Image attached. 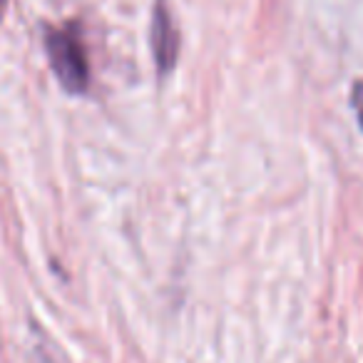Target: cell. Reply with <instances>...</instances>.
<instances>
[{
    "instance_id": "obj_2",
    "label": "cell",
    "mask_w": 363,
    "mask_h": 363,
    "mask_svg": "<svg viewBox=\"0 0 363 363\" xmlns=\"http://www.w3.org/2000/svg\"><path fill=\"white\" fill-rule=\"evenodd\" d=\"M152 55L160 75H169L179 60V33L172 21L167 0H157L152 11Z\"/></svg>"
},
{
    "instance_id": "obj_1",
    "label": "cell",
    "mask_w": 363,
    "mask_h": 363,
    "mask_svg": "<svg viewBox=\"0 0 363 363\" xmlns=\"http://www.w3.org/2000/svg\"><path fill=\"white\" fill-rule=\"evenodd\" d=\"M45 52L62 90L70 95H82L90 85L85 43L75 23L65 28H50L45 35Z\"/></svg>"
},
{
    "instance_id": "obj_3",
    "label": "cell",
    "mask_w": 363,
    "mask_h": 363,
    "mask_svg": "<svg viewBox=\"0 0 363 363\" xmlns=\"http://www.w3.org/2000/svg\"><path fill=\"white\" fill-rule=\"evenodd\" d=\"M351 105H353V110H356V117H358V122H361V130H363V80L353 85Z\"/></svg>"
},
{
    "instance_id": "obj_4",
    "label": "cell",
    "mask_w": 363,
    "mask_h": 363,
    "mask_svg": "<svg viewBox=\"0 0 363 363\" xmlns=\"http://www.w3.org/2000/svg\"><path fill=\"white\" fill-rule=\"evenodd\" d=\"M3 6H6V0H0V8H3Z\"/></svg>"
}]
</instances>
